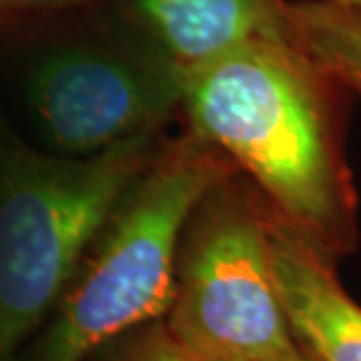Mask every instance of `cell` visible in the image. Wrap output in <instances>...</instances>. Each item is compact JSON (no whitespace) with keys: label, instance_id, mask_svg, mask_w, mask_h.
Segmentation results:
<instances>
[{"label":"cell","instance_id":"obj_4","mask_svg":"<svg viewBox=\"0 0 361 361\" xmlns=\"http://www.w3.org/2000/svg\"><path fill=\"white\" fill-rule=\"evenodd\" d=\"M268 228L270 204L240 171L195 204L162 319L200 361H272L298 352L274 288Z\"/></svg>","mask_w":361,"mask_h":361},{"label":"cell","instance_id":"obj_11","mask_svg":"<svg viewBox=\"0 0 361 361\" xmlns=\"http://www.w3.org/2000/svg\"><path fill=\"white\" fill-rule=\"evenodd\" d=\"M272 361H310V359L302 357L300 352H293V355H286V357H279V359H272Z\"/></svg>","mask_w":361,"mask_h":361},{"label":"cell","instance_id":"obj_5","mask_svg":"<svg viewBox=\"0 0 361 361\" xmlns=\"http://www.w3.org/2000/svg\"><path fill=\"white\" fill-rule=\"evenodd\" d=\"M28 101L59 155L90 157L136 139H155L180 108V68L162 52L59 49L33 68Z\"/></svg>","mask_w":361,"mask_h":361},{"label":"cell","instance_id":"obj_6","mask_svg":"<svg viewBox=\"0 0 361 361\" xmlns=\"http://www.w3.org/2000/svg\"><path fill=\"white\" fill-rule=\"evenodd\" d=\"M274 288L295 350L310 361H361V305L338 279L336 258L270 209Z\"/></svg>","mask_w":361,"mask_h":361},{"label":"cell","instance_id":"obj_9","mask_svg":"<svg viewBox=\"0 0 361 361\" xmlns=\"http://www.w3.org/2000/svg\"><path fill=\"white\" fill-rule=\"evenodd\" d=\"M122 341L115 361H200L171 336L164 319L143 324Z\"/></svg>","mask_w":361,"mask_h":361},{"label":"cell","instance_id":"obj_1","mask_svg":"<svg viewBox=\"0 0 361 361\" xmlns=\"http://www.w3.org/2000/svg\"><path fill=\"white\" fill-rule=\"evenodd\" d=\"M329 78L288 35L180 71L190 132L221 150L270 209L336 261L359 244L357 195Z\"/></svg>","mask_w":361,"mask_h":361},{"label":"cell","instance_id":"obj_2","mask_svg":"<svg viewBox=\"0 0 361 361\" xmlns=\"http://www.w3.org/2000/svg\"><path fill=\"white\" fill-rule=\"evenodd\" d=\"M235 171L221 150L195 132L157 148L19 361H87L108 343L162 319L174 293L185 223L195 204Z\"/></svg>","mask_w":361,"mask_h":361},{"label":"cell","instance_id":"obj_8","mask_svg":"<svg viewBox=\"0 0 361 361\" xmlns=\"http://www.w3.org/2000/svg\"><path fill=\"white\" fill-rule=\"evenodd\" d=\"M288 38L329 80L361 97V10L338 0L284 3Z\"/></svg>","mask_w":361,"mask_h":361},{"label":"cell","instance_id":"obj_3","mask_svg":"<svg viewBox=\"0 0 361 361\" xmlns=\"http://www.w3.org/2000/svg\"><path fill=\"white\" fill-rule=\"evenodd\" d=\"M155 150L136 139L68 157L0 141V361H19Z\"/></svg>","mask_w":361,"mask_h":361},{"label":"cell","instance_id":"obj_10","mask_svg":"<svg viewBox=\"0 0 361 361\" xmlns=\"http://www.w3.org/2000/svg\"><path fill=\"white\" fill-rule=\"evenodd\" d=\"M85 3H90V0H0V19L73 10V7H80Z\"/></svg>","mask_w":361,"mask_h":361},{"label":"cell","instance_id":"obj_7","mask_svg":"<svg viewBox=\"0 0 361 361\" xmlns=\"http://www.w3.org/2000/svg\"><path fill=\"white\" fill-rule=\"evenodd\" d=\"M160 52L180 71L256 38L288 35L284 0H136Z\"/></svg>","mask_w":361,"mask_h":361},{"label":"cell","instance_id":"obj_12","mask_svg":"<svg viewBox=\"0 0 361 361\" xmlns=\"http://www.w3.org/2000/svg\"><path fill=\"white\" fill-rule=\"evenodd\" d=\"M338 3H345V5H352V7H357V10H361V0H338Z\"/></svg>","mask_w":361,"mask_h":361}]
</instances>
